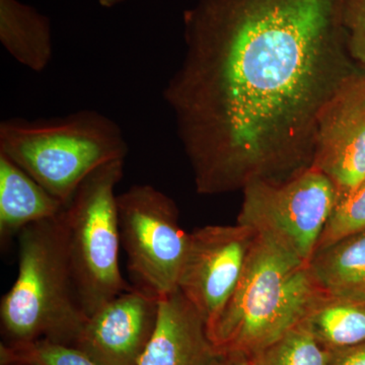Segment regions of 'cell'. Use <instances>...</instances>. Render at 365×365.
Listing matches in <instances>:
<instances>
[{
  "label": "cell",
  "mask_w": 365,
  "mask_h": 365,
  "mask_svg": "<svg viewBox=\"0 0 365 365\" xmlns=\"http://www.w3.org/2000/svg\"><path fill=\"white\" fill-rule=\"evenodd\" d=\"M344 0H197L163 91L197 192L281 182L312 167L322 114L355 66Z\"/></svg>",
  "instance_id": "cell-1"
},
{
  "label": "cell",
  "mask_w": 365,
  "mask_h": 365,
  "mask_svg": "<svg viewBox=\"0 0 365 365\" xmlns=\"http://www.w3.org/2000/svg\"><path fill=\"white\" fill-rule=\"evenodd\" d=\"M319 292L309 264L257 235L239 285L206 326L209 340L218 354L254 356L299 325Z\"/></svg>",
  "instance_id": "cell-2"
},
{
  "label": "cell",
  "mask_w": 365,
  "mask_h": 365,
  "mask_svg": "<svg viewBox=\"0 0 365 365\" xmlns=\"http://www.w3.org/2000/svg\"><path fill=\"white\" fill-rule=\"evenodd\" d=\"M18 275L0 304L4 343L74 345L88 317L79 304L59 215L18 235Z\"/></svg>",
  "instance_id": "cell-3"
},
{
  "label": "cell",
  "mask_w": 365,
  "mask_h": 365,
  "mask_svg": "<svg viewBox=\"0 0 365 365\" xmlns=\"http://www.w3.org/2000/svg\"><path fill=\"white\" fill-rule=\"evenodd\" d=\"M128 151L119 124L93 110L0 123V153L64 204L93 170L125 160Z\"/></svg>",
  "instance_id": "cell-4"
},
{
  "label": "cell",
  "mask_w": 365,
  "mask_h": 365,
  "mask_svg": "<svg viewBox=\"0 0 365 365\" xmlns=\"http://www.w3.org/2000/svg\"><path fill=\"white\" fill-rule=\"evenodd\" d=\"M124 167L125 160H118L93 170L59 215L79 304L88 318L132 288L119 264L122 246L115 189Z\"/></svg>",
  "instance_id": "cell-5"
},
{
  "label": "cell",
  "mask_w": 365,
  "mask_h": 365,
  "mask_svg": "<svg viewBox=\"0 0 365 365\" xmlns=\"http://www.w3.org/2000/svg\"><path fill=\"white\" fill-rule=\"evenodd\" d=\"M117 210L132 287L158 299L174 294L190 242L176 202L151 185H133L117 195Z\"/></svg>",
  "instance_id": "cell-6"
},
{
  "label": "cell",
  "mask_w": 365,
  "mask_h": 365,
  "mask_svg": "<svg viewBox=\"0 0 365 365\" xmlns=\"http://www.w3.org/2000/svg\"><path fill=\"white\" fill-rule=\"evenodd\" d=\"M237 223L309 264L338 200L335 185L309 168L287 181H257L244 190Z\"/></svg>",
  "instance_id": "cell-7"
},
{
  "label": "cell",
  "mask_w": 365,
  "mask_h": 365,
  "mask_svg": "<svg viewBox=\"0 0 365 365\" xmlns=\"http://www.w3.org/2000/svg\"><path fill=\"white\" fill-rule=\"evenodd\" d=\"M257 234L246 225H206L190 234L178 290L212 323L234 294L248 263Z\"/></svg>",
  "instance_id": "cell-8"
},
{
  "label": "cell",
  "mask_w": 365,
  "mask_h": 365,
  "mask_svg": "<svg viewBox=\"0 0 365 365\" xmlns=\"http://www.w3.org/2000/svg\"><path fill=\"white\" fill-rule=\"evenodd\" d=\"M312 168L342 196L365 180V71L346 79L326 106L317 130Z\"/></svg>",
  "instance_id": "cell-9"
},
{
  "label": "cell",
  "mask_w": 365,
  "mask_h": 365,
  "mask_svg": "<svg viewBox=\"0 0 365 365\" xmlns=\"http://www.w3.org/2000/svg\"><path fill=\"white\" fill-rule=\"evenodd\" d=\"M158 311L160 299L132 287L88 317L73 346L98 365H139Z\"/></svg>",
  "instance_id": "cell-10"
},
{
  "label": "cell",
  "mask_w": 365,
  "mask_h": 365,
  "mask_svg": "<svg viewBox=\"0 0 365 365\" xmlns=\"http://www.w3.org/2000/svg\"><path fill=\"white\" fill-rule=\"evenodd\" d=\"M220 357L202 317L179 290L160 299L157 328L139 365H212Z\"/></svg>",
  "instance_id": "cell-11"
},
{
  "label": "cell",
  "mask_w": 365,
  "mask_h": 365,
  "mask_svg": "<svg viewBox=\"0 0 365 365\" xmlns=\"http://www.w3.org/2000/svg\"><path fill=\"white\" fill-rule=\"evenodd\" d=\"M66 204L0 153V239L6 245L29 225L56 217Z\"/></svg>",
  "instance_id": "cell-12"
},
{
  "label": "cell",
  "mask_w": 365,
  "mask_h": 365,
  "mask_svg": "<svg viewBox=\"0 0 365 365\" xmlns=\"http://www.w3.org/2000/svg\"><path fill=\"white\" fill-rule=\"evenodd\" d=\"M299 324L330 351L364 342L365 292L319 290Z\"/></svg>",
  "instance_id": "cell-13"
},
{
  "label": "cell",
  "mask_w": 365,
  "mask_h": 365,
  "mask_svg": "<svg viewBox=\"0 0 365 365\" xmlns=\"http://www.w3.org/2000/svg\"><path fill=\"white\" fill-rule=\"evenodd\" d=\"M0 42L16 61L42 72L52 59L49 19L19 0H0Z\"/></svg>",
  "instance_id": "cell-14"
},
{
  "label": "cell",
  "mask_w": 365,
  "mask_h": 365,
  "mask_svg": "<svg viewBox=\"0 0 365 365\" xmlns=\"http://www.w3.org/2000/svg\"><path fill=\"white\" fill-rule=\"evenodd\" d=\"M309 267L322 292H365V230L318 250Z\"/></svg>",
  "instance_id": "cell-15"
},
{
  "label": "cell",
  "mask_w": 365,
  "mask_h": 365,
  "mask_svg": "<svg viewBox=\"0 0 365 365\" xmlns=\"http://www.w3.org/2000/svg\"><path fill=\"white\" fill-rule=\"evenodd\" d=\"M249 359L253 365H329L331 351L299 324Z\"/></svg>",
  "instance_id": "cell-16"
},
{
  "label": "cell",
  "mask_w": 365,
  "mask_h": 365,
  "mask_svg": "<svg viewBox=\"0 0 365 365\" xmlns=\"http://www.w3.org/2000/svg\"><path fill=\"white\" fill-rule=\"evenodd\" d=\"M98 365L86 353L73 345L35 340L0 344V364Z\"/></svg>",
  "instance_id": "cell-17"
},
{
  "label": "cell",
  "mask_w": 365,
  "mask_h": 365,
  "mask_svg": "<svg viewBox=\"0 0 365 365\" xmlns=\"http://www.w3.org/2000/svg\"><path fill=\"white\" fill-rule=\"evenodd\" d=\"M362 230H365V180L344 195L338 197L316 251Z\"/></svg>",
  "instance_id": "cell-18"
},
{
  "label": "cell",
  "mask_w": 365,
  "mask_h": 365,
  "mask_svg": "<svg viewBox=\"0 0 365 365\" xmlns=\"http://www.w3.org/2000/svg\"><path fill=\"white\" fill-rule=\"evenodd\" d=\"M342 19L350 57L365 66V0H344Z\"/></svg>",
  "instance_id": "cell-19"
},
{
  "label": "cell",
  "mask_w": 365,
  "mask_h": 365,
  "mask_svg": "<svg viewBox=\"0 0 365 365\" xmlns=\"http://www.w3.org/2000/svg\"><path fill=\"white\" fill-rule=\"evenodd\" d=\"M329 365H365V341L357 345L331 351Z\"/></svg>",
  "instance_id": "cell-20"
},
{
  "label": "cell",
  "mask_w": 365,
  "mask_h": 365,
  "mask_svg": "<svg viewBox=\"0 0 365 365\" xmlns=\"http://www.w3.org/2000/svg\"><path fill=\"white\" fill-rule=\"evenodd\" d=\"M212 365H253V362L242 355H220Z\"/></svg>",
  "instance_id": "cell-21"
},
{
  "label": "cell",
  "mask_w": 365,
  "mask_h": 365,
  "mask_svg": "<svg viewBox=\"0 0 365 365\" xmlns=\"http://www.w3.org/2000/svg\"><path fill=\"white\" fill-rule=\"evenodd\" d=\"M98 1L101 6L105 7V9H112V7L123 4L126 0H98Z\"/></svg>",
  "instance_id": "cell-22"
},
{
  "label": "cell",
  "mask_w": 365,
  "mask_h": 365,
  "mask_svg": "<svg viewBox=\"0 0 365 365\" xmlns=\"http://www.w3.org/2000/svg\"><path fill=\"white\" fill-rule=\"evenodd\" d=\"M0 365H26V364H0Z\"/></svg>",
  "instance_id": "cell-23"
}]
</instances>
